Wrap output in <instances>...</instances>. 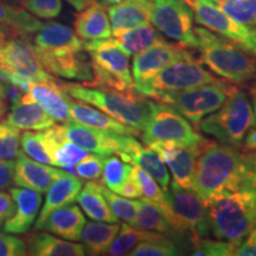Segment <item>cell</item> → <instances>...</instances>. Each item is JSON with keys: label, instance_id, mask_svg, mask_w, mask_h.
<instances>
[{"label": "cell", "instance_id": "cell-1", "mask_svg": "<svg viewBox=\"0 0 256 256\" xmlns=\"http://www.w3.org/2000/svg\"><path fill=\"white\" fill-rule=\"evenodd\" d=\"M256 188V151L206 140L194 168L192 190L204 202L223 192Z\"/></svg>", "mask_w": 256, "mask_h": 256}, {"label": "cell", "instance_id": "cell-2", "mask_svg": "<svg viewBox=\"0 0 256 256\" xmlns=\"http://www.w3.org/2000/svg\"><path fill=\"white\" fill-rule=\"evenodd\" d=\"M200 62L224 81L240 87L256 82V56L206 28H194Z\"/></svg>", "mask_w": 256, "mask_h": 256}, {"label": "cell", "instance_id": "cell-3", "mask_svg": "<svg viewBox=\"0 0 256 256\" xmlns=\"http://www.w3.org/2000/svg\"><path fill=\"white\" fill-rule=\"evenodd\" d=\"M69 98L98 108L113 119L142 132L151 112L152 98L133 89L116 90L106 87H90L72 82H60Z\"/></svg>", "mask_w": 256, "mask_h": 256}, {"label": "cell", "instance_id": "cell-4", "mask_svg": "<svg viewBox=\"0 0 256 256\" xmlns=\"http://www.w3.org/2000/svg\"><path fill=\"white\" fill-rule=\"evenodd\" d=\"M204 203L214 238L238 246L256 224V188L223 192Z\"/></svg>", "mask_w": 256, "mask_h": 256}, {"label": "cell", "instance_id": "cell-5", "mask_svg": "<svg viewBox=\"0 0 256 256\" xmlns=\"http://www.w3.org/2000/svg\"><path fill=\"white\" fill-rule=\"evenodd\" d=\"M254 126V108L247 92L238 88L218 110L202 119L194 128L220 144L240 147Z\"/></svg>", "mask_w": 256, "mask_h": 256}, {"label": "cell", "instance_id": "cell-6", "mask_svg": "<svg viewBox=\"0 0 256 256\" xmlns=\"http://www.w3.org/2000/svg\"><path fill=\"white\" fill-rule=\"evenodd\" d=\"M83 50L90 57L94 78L90 87H106L116 90L133 89L130 55L115 38L84 40Z\"/></svg>", "mask_w": 256, "mask_h": 256}, {"label": "cell", "instance_id": "cell-7", "mask_svg": "<svg viewBox=\"0 0 256 256\" xmlns=\"http://www.w3.org/2000/svg\"><path fill=\"white\" fill-rule=\"evenodd\" d=\"M238 89V86L220 80L186 90L164 92L153 100L174 107L194 127L202 119L218 110Z\"/></svg>", "mask_w": 256, "mask_h": 256}, {"label": "cell", "instance_id": "cell-8", "mask_svg": "<svg viewBox=\"0 0 256 256\" xmlns=\"http://www.w3.org/2000/svg\"><path fill=\"white\" fill-rule=\"evenodd\" d=\"M165 197L166 206L162 212L186 243L190 236L209 238L211 232L208 208L196 192L171 188L165 191Z\"/></svg>", "mask_w": 256, "mask_h": 256}, {"label": "cell", "instance_id": "cell-9", "mask_svg": "<svg viewBox=\"0 0 256 256\" xmlns=\"http://www.w3.org/2000/svg\"><path fill=\"white\" fill-rule=\"evenodd\" d=\"M217 81H220V78L192 55L170 64L151 81L134 86V90L153 100L156 96L164 92L186 90Z\"/></svg>", "mask_w": 256, "mask_h": 256}, {"label": "cell", "instance_id": "cell-10", "mask_svg": "<svg viewBox=\"0 0 256 256\" xmlns=\"http://www.w3.org/2000/svg\"><path fill=\"white\" fill-rule=\"evenodd\" d=\"M142 134V142H168L178 145H194L203 142L198 130L171 106L152 101L150 118Z\"/></svg>", "mask_w": 256, "mask_h": 256}, {"label": "cell", "instance_id": "cell-11", "mask_svg": "<svg viewBox=\"0 0 256 256\" xmlns=\"http://www.w3.org/2000/svg\"><path fill=\"white\" fill-rule=\"evenodd\" d=\"M150 20L164 36L188 49H197L194 12L184 0H151Z\"/></svg>", "mask_w": 256, "mask_h": 256}, {"label": "cell", "instance_id": "cell-12", "mask_svg": "<svg viewBox=\"0 0 256 256\" xmlns=\"http://www.w3.org/2000/svg\"><path fill=\"white\" fill-rule=\"evenodd\" d=\"M194 12V20L256 56V28H248L226 14L212 0H184Z\"/></svg>", "mask_w": 256, "mask_h": 256}, {"label": "cell", "instance_id": "cell-13", "mask_svg": "<svg viewBox=\"0 0 256 256\" xmlns=\"http://www.w3.org/2000/svg\"><path fill=\"white\" fill-rule=\"evenodd\" d=\"M0 72L31 82L57 80L43 68L34 46L22 36L10 37L0 43Z\"/></svg>", "mask_w": 256, "mask_h": 256}, {"label": "cell", "instance_id": "cell-14", "mask_svg": "<svg viewBox=\"0 0 256 256\" xmlns=\"http://www.w3.org/2000/svg\"><path fill=\"white\" fill-rule=\"evenodd\" d=\"M206 140L204 139L203 142L194 145H178L168 142H154L147 146L154 150L165 165L168 166L174 178L171 188L192 190L196 162Z\"/></svg>", "mask_w": 256, "mask_h": 256}, {"label": "cell", "instance_id": "cell-15", "mask_svg": "<svg viewBox=\"0 0 256 256\" xmlns=\"http://www.w3.org/2000/svg\"><path fill=\"white\" fill-rule=\"evenodd\" d=\"M188 48L162 40L146 50L134 55L132 60V78L134 86L151 81L170 64L192 56Z\"/></svg>", "mask_w": 256, "mask_h": 256}, {"label": "cell", "instance_id": "cell-16", "mask_svg": "<svg viewBox=\"0 0 256 256\" xmlns=\"http://www.w3.org/2000/svg\"><path fill=\"white\" fill-rule=\"evenodd\" d=\"M43 68L52 76L74 80L89 86L94 78L90 57L83 51L34 49Z\"/></svg>", "mask_w": 256, "mask_h": 256}, {"label": "cell", "instance_id": "cell-17", "mask_svg": "<svg viewBox=\"0 0 256 256\" xmlns=\"http://www.w3.org/2000/svg\"><path fill=\"white\" fill-rule=\"evenodd\" d=\"M62 130L66 139L78 144L88 152L101 156L118 154L124 147V136L106 132L70 120L63 122Z\"/></svg>", "mask_w": 256, "mask_h": 256}, {"label": "cell", "instance_id": "cell-18", "mask_svg": "<svg viewBox=\"0 0 256 256\" xmlns=\"http://www.w3.org/2000/svg\"><path fill=\"white\" fill-rule=\"evenodd\" d=\"M118 156L130 165L139 166L142 168L153 179H156L162 190H168L171 176L168 166L151 147L144 146L142 142L134 139L133 136H124V147Z\"/></svg>", "mask_w": 256, "mask_h": 256}, {"label": "cell", "instance_id": "cell-19", "mask_svg": "<svg viewBox=\"0 0 256 256\" xmlns=\"http://www.w3.org/2000/svg\"><path fill=\"white\" fill-rule=\"evenodd\" d=\"M62 174V170L31 159L24 152H19L14 162L12 183L19 188L46 194L52 182Z\"/></svg>", "mask_w": 256, "mask_h": 256}, {"label": "cell", "instance_id": "cell-20", "mask_svg": "<svg viewBox=\"0 0 256 256\" xmlns=\"http://www.w3.org/2000/svg\"><path fill=\"white\" fill-rule=\"evenodd\" d=\"M14 202V212L2 226L10 234H26L36 220L42 206V194L26 188H10Z\"/></svg>", "mask_w": 256, "mask_h": 256}, {"label": "cell", "instance_id": "cell-21", "mask_svg": "<svg viewBox=\"0 0 256 256\" xmlns=\"http://www.w3.org/2000/svg\"><path fill=\"white\" fill-rule=\"evenodd\" d=\"M86 222L81 208L72 203L51 212L43 222L34 226V230H46L58 238L78 242Z\"/></svg>", "mask_w": 256, "mask_h": 256}, {"label": "cell", "instance_id": "cell-22", "mask_svg": "<svg viewBox=\"0 0 256 256\" xmlns=\"http://www.w3.org/2000/svg\"><path fill=\"white\" fill-rule=\"evenodd\" d=\"M69 114L72 121L84 126L106 130V132L122 134V136H142V132L136 128L127 126L120 121L113 119L108 114L98 110L94 106L81 101H74L69 98Z\"/></svg>", "mask_w": 256, "mask_h": 256}, {"label": "cell", "instance_id": "cell-23", "mask_svg": "<svg viewBox=\"0 0 256 256\" xmlns=\"http://www.w3.org/2000/svg\"><path fill=\"white\" fill-rule=\"evenodd\" d=\"M60 80L30 82L28 90L34 101L55 121L66 122L72 120L69 114V96L60 88Z\"/></svg>", "mask_w": 256, "mask_h": 256}, {"label": "cell", "instance_id": "cell-24", "mask_svg": "<svg viewBox=\"0 0 256 256\" xmlns=\"http://www.w3.org/2000/svg\"><path fill=\"white\" fill-rule=\"evenodd\" d=\"M83 186V182L76 174L62 171L58 177L52 182L46 191V202L37 216L34 226L43 222L51 212L58 210L78 200V194Z\"/></svg>", "mask_w": 256, "mask_h": 256}, {"label": "cell", "instance_id": "cell-25", "mask_svg": "<svg viewBox=\"0 0 256 256\" xmlns=\"http://www.w3.org/2000/svg\"><path fill=\"white\" fill-rule=\"evenodd\" d=\"M151 0H120L108 8L112 36L116 37L139 25L151 23Z\"/></svg>", "mask_w": 256, "mask_h": 256}, {"label": "cell", "instance_id": "cell-26", "mask_svg": "<svg viewBox=\"0 0 256 256\" xmlns=\"http://www.w3.org/2000/svg\"><path fill=\"white\" fill-rule=\"evenodd\" d=\"M4 121L23 130H46L55 124V120L34 101L30 92H24L20 101L11 106Z\"/></svg>", "mask_w": 256, "mask_h": 256}, {"label": "cell", "instance_id": "cell-27", "mask_svg": "<svg viewBox=\"0 0 256 256\" xmlns=\"http://www.w3.org/2000/svg\"><path fill=\"white\" fill-rule=\"evenodd\" d=\"M32 46L40 50L83 51L84 40L72 28L56 22H48L42 24L40 30L34 34Z\"/></svg>", "mask_w": 256, "mask_h": 256}, {"label": "cell", "instance_id": "cell-28", "mask_svg": "<svg viewBox=\"0 0 256 256\" xmlns=\"http://www.w3.org/2000/svg\"><path fill=\"white\" fill-rule=\"evenodd\" d=\"M78 12L74 22V31L81 40H96L112 37L110 16L104 5L95 2Z\"/></svg>", "mask_w": 256, "mask_h": 256}, {"label": "cell", "instance_id": "cell-29", "mask_svg": "<svg viewBox=\"0 0 256 256\" xmlns=\"http://www.w3.org/2000/svg\"><path fill=\"white\" fill-rule=\"evenodd\" d=\"M134 226L147 230V232H153L160 234V235L168 236V238L174 240L180 249L182 244L186 246V241L177 232V230L168 220L162 210L156 204L146 200V198L136 200V217ZM182 254H183V249H182Z\"/></svg>", "mask_w": 256, "mask_h": 256}, {"label": "cell", "instance_id": "cell-30", "mask_svg": "<svg viewBox=\"0 0 256 256\" xmlns=\"http://www.w3.org/2000/svg\"><path fill=\"white\" fill-rule=\"evenodd\" d=\"M28 255L34 256H83L81 243L68 241L49 232H34L24 240Z\"/></svg>", "mask_w": 256, "mask_h": 256}, {"label": "cell", "instance_id": "cell-31", "mask_svg": "<svg viewBox=\"0 0 256 256\" xmlns=\"http://www.w3.org/2000/svg\"><path fill=\"white\" fill-rule=\"evenodd\" d=\"M119 222H86L81 234V241L83 242L86 254L92 256L106 255L115 236L119 232Z\"/></svg>", "mask_w": 256, "mask_h": 256}, {"label": "cell", "instance_id": "cell-32", "mask_svg": "<svg viewBox=\"0 0 256 256\" xmlns=\"http://www.w3.org/2000/svg\"><path fill=\"white\" fill-rule=\"evenodd\" d=\"M78 202L81 210L92 220L115 223L119 218L112 212L110 206L102 192V184L95 180H88L80 191Z\"/></svg>", "mask_w": 256, "mask_h": 256}, {"label": "cell", "instance_id": "cell-33", "mask_svg": "<svg viewBox=\"0 0 256 256\" xmlns=\"http://www.w3.org/2000/svg\"><path fill=\"white\" fill-rule=\"evenodd\" d=\"M40 19L28 12L19 5L6 2V0H0V25L11 28L19 36L28 40L34 36L42 26Z\"/></svg>", "mask_w": 256, "mask_h": 256}, {"label": "cell", "instance_id": "cell-34", "mask_svg": "<svg viewBox=\"0 0 256 256\" xmlns=\"http://www.w3.org/2000/svg\"><path fill=\"white\" fill-rule=\"evenodd\" d=\"M114 38L116 43L130 56L136 55V54L146 50L147 48L152 46L153 44L164 40L162 34H159V31L150 23L130 28V30L124 31V34Z\"/></svg>", "mask_w": 256, "mask_h": 256}, {"label": "cell", "instance_id": "cell-35", "mask_svg": "<svg viewBox=\"0 0 256 256\" xmlns=\"http://www.w3.org/2000/svg\"><path fill=\"white\" fill-rule=\"evenodd\" d=\"M160 235V234L147 232V230H142L136 226H130V224H126V222L120 224V229L118 235L112 242L110 247L108 248L106 255L112 256H121V255H128L132 249L136 247L138 243L145 240L156 238V236Z\"/></svg>", "mask_w": 256, "mask_h": 256}, {"label": "cell", "instance_id": "cell-36", "mask_svg": "<svg viewBox=\"0 0 256 256\" xmlns=\"http://www.w3.org/2000/svg\"><path fill=\"white\" fill-rule=\"evenodd\" d=\"M132 165L124 162L118 154L106 156L100 183L119 194L124 183L132 174Z\"/></svg>", "mask_w": 256, "mask_h": 256}, {"label": "cell", "instance_id": "cell-37", "mask_svg": "<svg viewBox=\"0 0 256 256\" xmlns=\"http://www.w3.org/2000/svg\"><path fill=\"white\" fill-rule=\"evenodd\" d=\"M235 249L236 244L223 240L190 236L185 250L197 256H232L235 252Z\"/></svg>", "mask_w": 256, "mask_h": 256}, {"label": "cell", "instance_id": "cell-38", "mask_svg": "<svg viewBox=\"0 0 256 256\" xmlns=\"http://www.w3.org/2000/svg\"><path fill=\"white\" fill-rule=\"evenodd\" d=\"M180 254L182 249L178 243L164 235L142 241L128 252L130 256H174Z\"/></svg>", "mask_w": 256, "mask_h": 256}, {"label": "cell", "instance_id": "cell-39", "mask_svg": "<svg viewBox=\"0 0 256 256\" xmlns=\"http://www.w3.org/2000/svg\"><path fill=\"white\" fill-rule=\"evenodd\" d=\"M226 14L248 28H256V0H212Z\"/></svg>", "mask_w": 256, "mask_h": 256}, {"label": "cell", "instance_id": "cell-40", "mask_svg": "<svg viewBox=\"0 0 256 256\" xmlns=\"http://www.w3.org/2000/svg\"><path fill=\"white\" fill-rule=\"evenodd\" d=\"M89 154L87 150L82 148L78 144L70 142L69 139L63 138L56 142L52 151L54 166H58L62 168H74L78 162H81Z\"/></svg>", "mask_w": 256, "mask_h": 256}, {"label": "cell", "instance_id": "cell-41", "mask_svg": "<svg viewBox=\"0 0 256 256\" xmlns=\"http://www.w3.org/2000/svg\"><path fill=\"white\" fill-rule=\"evenodd\" d=\"M102 192L112 212L119 220L134 226L136 217V200H130V198L115 194L104 185H102Z\"/></svg>", "mask_w": 256, "mask_h": 256}, {"label": "cell", "instance_id": "cell-42", "mask_svg": "<svg viewBox=\"0 0 256 256\" xmlns=\"http://www.w3.org/2000/svg\"><path fill=\"white\" fill-rule=\"evenodd\" d=\"M132 174L136 177L138 184H139L140 190H142V197L146 200L153 202L156 204L160 209L164 210L166 206V197L165 191H162L158 184H156V179H153L147 172L140 168L139 166H133Z\"/></svg>", "mask_w": 256, "mask_h": 256}, {"label": "cell", "instance_id": "cell-43", "mask_svg": "<svg viewBox=\"0 0 256 256\" xmlns=\"http://www.w3.org/2000/svg\"><path fill=\"white\" fill-rule=\"evenodd\" d=\"M20 130L6 122H0V160H14L20 152Z\"/></svg>", "mask_w": 256, "mask_h": 256}, {"label": "cell", "instance_id": "cell-44", "mask_svg": "<svg viewBox=\"0 0 256 256\" xmlns=\"http://www.w3.org/2000/svg\"><path fill=\"white\" fill-rule=\"evenodd\" d=\"M104 156H106L96 154V153L88 154L74 168H68V171L86 180H98L101 178Z\"/></svg>", "mask_w": 256, "mask_h": 256}, {"label": "cell", "instance_id": "cell-45", "mask_svg": "<svg viewBox=\"0 0 256 256\" xmlns=\"http://www.w3.org/2000/svg\"><path fill=\"white\" fill-rule=\"evenodd\" d=\"M22 6L34 17L42 19L58 17L63 10L62 0H23Z\"/></svg>", "mask_w": 256, "mask_h": 256}, {"label": "cell", "instance_id": "cell-46", "mask_svg": "<svg viewBox=\"0 0 256 256\" xmlns=\"http://www.w3.org/2000/svg\"><path fill=\"white\" fill-rule=\"evenodd\" d=\"M25 255H28V250L24 240L12 236L10 232H0V256Z\"/></svg>", "mask_w": 256, "mask_h": 256}, {"label": "cell", "instance_id": "cell-47", "mask_svg": "<svg viewBox=\"0 0 256 256\" xmlns=\"http://www.w3.org/2000/svg\"><path fill=\"white\" fill-rule=\"evenodd\" d=\"M234 255L238 256H256V224L249 234L236 246Z\"/></svg>", "mask_w": 256, "mask_h": 256}, {"label": "cell", "instance_id": "cell-48", "mask_svg": "<svg viewBox=\"0 0 256 256\" xmlns=\"http://www.w3.org/2000/svg\"><path fill=\"white\" fill-rule=\"evenodd\" d=\"M14 212V202L11 194L8 191L0 190V226H4L12 214Z\"/></svg>", "mask_w": 256, "mask_h": 256}, {"label": "cell", "instance_id": "cell-49", "mask_svg": "<svg viewBox=\"0 0 256 256\" xmlns=\"http://www.w3.org/2000/svg\"><path fill=\"white\" fill-rule=\"evenodd\" d=\"M14 160H0V190L10 188L14 176Z\"/></svg>", "mask_w": 256, "mask_h": 256}, {"label": "cell", "instance_id": "cell-50", "mask_svg": "<svg viewBox=\"0 0 256 256\" xmlns=\"http://www.w3.org/2000/svg\"><path fill=\"white\" fill-rule=\"evenodd\" d=\"M119 194H121V196L124 197L130 198V200H138V198L142 197V190H140L139 184H138L136 179L133 176V174H130V178L124 182Z\"/></svg>", "mask_w": 256, "mask_h": 256}, {"label": "cell", "instance_id": "cell-51", "mask_svg": "<svg viewBox=\"0 0 256 256\" xmlns=\"http://www.w3.org/2000/svg\"><path fill=\"white\" fill-rule=\"evenodd\" d=\"M243 147L248 150H255L256 151V126L249 130L244 140H243Z\"/></svg>", "mask_w": 256, "mask_h": 256}, {"label": "cell", "instance_id": "cell-52", "mask_svg": "<svg viewBox=\"0 0 256 256\" xmlns=\"http://www.w3.org/2000/svg\"><path fill=\"white\" fill-rule=\"evenodd\" d=\"M69 5H72L76 11H81V10L86 8L92 2H95L96 0H66Z\"/></svg>", "mask_w": 256, "mask_h": 256}, {"label": "cell", "instance_id": "cell-53", "mask_svg": "<svg viewBox=\"0 0 256 256\" xmlns=\"http://www.w3.org/2000/svg\"><path fill=\"white\" fill-rule=\"evenodd\" d=\"M8 110V101L5 98L0 96V120L5 116Z\"/></svg>", "mask_w": 256, "mask_h": 256}, {"label": "cell", "instance_id": "cell-54", "mask_svg": "<svg viewBox=\"0 0 256 256\" xmlns=\"http://www.w3.org/2000/svg\"><path fill=\"white\" fill-rule=\"evenodd\" d=\"M6 83H8V80L0 72V96H2V98H5L8 100V98H6Z\"/></svg>", "mask_w": 256, "mask_h": 256}, {"label": "cell", "instance_id": "cell-55", "mask_svg": "<svg viewBox=\"0 0 256 256\" xmlns=\"http://www.w3.org/2000/svg\"><path fill=\"white\" fill-rule=\"evenodd\" d=\"M102 2V5L107 6V5H114L116 4L118 2H120V0H101Z\"/></svg>", "mask_w": 256, "mask_h": 256}, {"label": "cell", "instance_id": "cell-56", "mask_svg": "<svg viewBox=\"0 0 256 256\" xmlns=\"http://www.w3.org/2000/svg\"><path fill=\"white\" fill-rule=\"evenodd\" d=\"M252 98H255L256 100V82L252 84Z\"/></svg>", "mask_w": 256, "mask_h": 256}, {"label": "cell", "instance_id": "cell-57", "mask_svg": "<svg viewBox=\"0 0 256 256\" xmlns=\"http://www.w3.org/2000/svg\"><path fill=\"white\" fill-rule=\"evenodd\" d=\"M6 2H8V0H6ZM10 2H12V4H14V5H20L22 6V4H23V0H10Z\"/></svg>", "mask_w": 256, "mask_h": 256}, {"label": "cell", "instance_id": "cell-58", "mask_svg": "<svg viewBox=\"0 0 256 256\" xmlns=\"http://www.w3.org/2000/svg\"><path fill=\"white\" fill-rule=\"evenodd\" d=\"M252 108H254V114H255V118H256V100H255V98H252Z\"/></svg>", "mask_w": 256, "mask_h": 256}]
</instances>
